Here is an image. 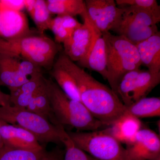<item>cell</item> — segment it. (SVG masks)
I'll return each mask as SVG.
<instances>
[{
	"label": "cell",
	"instance_id": "obj_1",
	"mask_svg": "<svg viewBox=\"0 0 160 160\" xmlns=\"http://www.w3.org/2000/svg\"><path fill=\"white\" fill-rule=\"evenodd\" d=\"M55 62L74 79L81 102L96 119L109 127L126 112V106L111 88L98 82L65 53L60 54Z\"/></svg>",
	"mask_w": 160,
	"mask_h": 160
},
{
	"label": "cell",
	"instance_id": "obj_2",
	"mask_svg": "<svg viewBox=\"0 0 160 160\" xmlns=\"http://www.w3.org/2000/svg\"><path fill=\"white\" fill-rule=\"evenodd\" d=\"M52 112L58 125L78 131H93L107 127L93 116L82 103L66 95L55 82L46 78Z\"/></svg>",
	"mask_w": 160,
	"mask_h": 160
},
{
	"label": "cell",
	"instance_id": "obj_3",
	"mask_svg": "<svg viewBox=\"0 0 160 160\" xmlns=\"http://www.w3.org/2000/svg\"><path fill=\"white\" fill-rule=\"evenodd\" d=\"M106 45L107 79L111 89L118 95L119 83L129 72L142 65L136 46L122 36L102 33Z\"/></svg>",
	"mask_w": 160,
	"mask_h": 160
},
{
	"label": "cell",
	"instance_id": "obj_4",
	"mask_svg": "<svg viewBox=\"0 0 160 160\" xmlns=\"http://www.w3.org/2000/svg\"><path fill=\"white\" fill-rule=\"evenodd\" d=\"M0 119L16 125L31 132L41 144L54 143L62 145L60 126H55L39 115L27 110L7 105L0 107Z\"/></svg>",
	"mask_w": 160,
	"mask_h": 160
},
{
	"label": "cell",
	"instance_id": "obj_5",
	"mask_svg": "<svg viewBox=\"0 0 160 160\" xmlns=\"http://www.w3.org/2000/svg\"><path fill=\"white\" fill-rule=\"evenodd\" d=\"M67 132L76 146L98 160H124L125 148L106 129Z\"/></svg>",
	"mask_w": 160,
	"mask_h": 160
},
{
	"label": "cell",
	"instance_id": "obj_6",
	"mask_svg": "<svg viewBox=\"0 0 160 160\" xmlns=\"http://www.w3.org/2000/svg\"><path fill=\"white\" fill-rule=\"evenodd\" d=\"M62 49L60 44L43 34H32L13 40L0 39V54L20 58L34 52L56 57Z\"/></svg>",
	"mask_w": 160,
	"mask_h": 160
},
{
	"label": "cell",
	"instance_id": "obj_7",
	"mask_svg": "<svg viewBox=\"0 0 160 160\" xmlns=\"http://www.w3.org/2000/svg\"><path fill=\"white\" fill-rule=\"evenodd\" d=\"M86 12L92 22L102 33L114 31L119 25L125 12L114 0H86Z\"/></svg>",
	"mask_w": 160,
	"mask_h": 160
},
{
	"label": "cell",
	"instance_id": "obj_8",
	"mask_svg": "<svg viewBox=\"0 0 160 160\" xmlns=\"http://www.w3.org/2000/svg\"><path fill=\"white\" fill-rule=\"evenodd\" d=\"M83 23L64 42V53L72 62H79L86 56L94 38V26L86 10L82 16Z\"/></svg>",
	"mask_w": 160,
	"mask_h": 160
},
{
	"label": "cell",
	"instance_id": "obj_9",
	"mask_svg": "<svg viewBox=\"0 0 160 160\" xmlns=\"http://www.w3.org/2000/svg\"><path fill=\"white\" fill-rule=\"evenodd\" d=\"M160 155L159 135L148 129H141L125 148L124 160H149Z\"/></svg>",
	"mask_w": 160,
	"mask_h": 160
},
{
	"label": "cell",
	"instance_id": "obj_10",
	"mask_svg": "<svg viewBox=\"0 0 160 160\" xmlns=\"http://www.w3.org/2000/svg\"><path fill=\"white\" fill-rule=\"evenodd\" d=\"M0 133L3 146L14 149L38 150L44 147L31 132L1 120Z\"/></svg>",
	"mask_w": 160,
	"mask_h": 160
},
{
	"label": "cell",
	"instance_id": "obj_11",
	"mask_svg": "<svg viewBox=\"0 0 160 160\" xmlns=\"http://www.w3.org/2000/svg\"><path fill=\"white\" fill-rule=\"evenodd\" d=\"M28 18L22 11H0V36L3 39L13 40L34 34Z\"/></svg>",
	"mask_w": 160,
	"mask_h": 160
},
{
	"label": "cell",
	"instance_id": "obj_12",
	"mask_svg": "<svg viewBox=\"0 0 160 160\" xmlns=\"http://www.w3.org/2000/svg\"><path fill=\"white\" fill-rule=\"evenodd\" d=\"M78 63L82 67L97 72L107 80L106 42L102 33L95 26L94 38L92 45L86 56Z\"/></svg>",
	"mask_w": 160,
	"mask_h": 160
},
{
	"label": "cell",
	"instance_id": "obj_13",
	"mask_svg": "<svg viewBox=\"0 0 160 160\" xmlns=\"http://www.w3.org/2000/svg\"><path fill=\"white\" fill-rule=\"evenodd\" d=\"M18 57L0 54V85L12 91L29 81V78L23 76L18 70Z\"/></svg>",
	"mask_w": 160,
	"mask_h": 160
},
{
	"label": "cell",
	"instance_id": "obj_14",
	"mask_svg": "<svg viewBox=\"0 0 160 160\" xmlns=\"http://www.w3.org/2000/svg\"><path fill=\"white\" fill-rule=\"evenodd\" d=\"M136 46L142 65L151 72L160 73V31Z\"/></svg>",
	"mask_w": 160,
	"mask_h": 160
},
{
	"label": "cell",
	"instance_id": "obj_15",
	"mask_svg": "<svg viewBox=\"0 0 160 160\" xmlns=\"http://www.w3.org/2000/svg\"><path fill=\"white\" fill-rule=\"evenodd\" d=\"M107 130L120 142L126 145L131 142L136 135L142 129L139 119L125 112Z\"/></svg>",
	"mask_w": 160,
	"mask_h": 160
},
{
	"label": "cell",
	"instance_id": "obj_16",
	"mask_svg": "<svg viewBox=\"0 0 160 160\" xmlns=\"http://www.w3.org/2000/svg\"><path fill=\"white\" fill-rule=\"evenodd\" d=\"M114 32L136 45L157 33L159 31L157 25L145 26L122 16L121 22Z\"/></svg>",
	"mask_w": 160,
	"mask_h": 160
},
{
	"label": "cell",
	"instance_id": "obj_17",
	"mask_svg": "<svg viewBox=\"0 0 160 160\" xmlns=\"http://www.w3.org/2000/svg\"><path fill=\"white\" fill-rule=\"evenodd\" d=\"M45 78L43 73L34 75L29 78V81L25 84L10 91L9 96L11 105L19 108H27Z\"/></svg>",
	"mask_w": 160,
	"mask_h": 160
},
{
	"label": "cell",
	"instance_id": "obj_18",
	"mask_svg": "<svg viewBox=\"0 0 160 160\" xmlns=\"http://www.w3.org/2000/svg\"><path fill=\"white\" fill-rule=\"evenodd\" d=\"M51 69L52 77L64 93L69 98L81 102L77 85L71 74L56 62Z\"/></svg>",
	"mask_w": 160,
	"mask_h": 160
},
{
	"label": "cell",
	"instance_id": "obj_19",
	"mask_svg": "<svg viewBox=\"0 0 160 160\" xmlns=\"http://www.w3.org/2000/svg\"><path fill=\"white\" fill-rule=\"evenodd\" d=\"M26 109L45 118L55 126L58 125L52 112L46 78Z\"/></svg>",
	"mask_w": 160,
	"mask_h": 160
},
{
	"label": "cell",
	"instance_id": "obj_20",
	"mask_svg": "<svg viewBox=\"0 0 160 160\" xmlns=\"http://www.w3.org/2000/svg\"><path fill=\"white\" fill-rule=\"evenodd\" d=\"M126 107V113L137 118L160 117V98H143Z\"/></svg>",
	"mask_w": 160,
	"mask_h": 160
},
{
	"label": "cell",
	"instance_id": "obj_21",
	"mask_svg": "<svg viewBox=\"0 0 160 160\" xmlns=\"http://www.w3.org/2000/svg\"><path fill=\"white\" fill-rule=\"evenodd\" d=\"M50 13L59 16L74 17L82 15L86 12L85 1L83 0H46Z\"/></svg>",
	"mask_w": 160,
	"mask_h": 160
},
{
	"label": "cell",
	"instance_id": "obj_22",
	"mask_svg": "<svg viewBox=\"0 0 160 160\" xmlns=\"http://www.w3.org/2000/svg\"><path fill=\"white\" fill-rule=\"evenodd\" d=\"M160 82V73L140 70L135 82L132 101L146 98Z\"/></svg>",
	"mask_w": 160,
	"mask_h": 160
},
{
	"label": "cell",
	"instance_id": "obj_23",
	"mask_svg": "<svg viewBox=\"0 0 160 160\" xmlns=\"http://www.w3.org/2000/svg\"><path fill=\"white\" fill-rule=\"evenodd\" d=\"M125 9L123 17L146 26L157 25L160 21V13L149 9L134 6L123 7Z\"/></svg>",
	"mask_w": 160,
	"mask_h": 160
},
{
	"label": "cell",
	"instance_id": "obj_24",
	"mask_svg": "<svg viewBox=\"0 0 160 160\" xmlns=\"http://www.w3.org/2000/svg\"><path fill=\"white\" fill-rule=\"evenodd\" d=\"M45 149L25 150L12 149L3 146L0 149V160H42Z\"/></svg>",
	"mask_w": 160,
	"mask_h": 160
},
{
	"label": "cell",
	"instance_id": "obj_25",
	"mask_svg": "<svg viewBox=\"0 0 160 160\" xmlns=\"http://www.w3.org/2000/svg\"><path fill=\"white\" fill-rule=\"evenodd\" d=\"M140 71V69H138L127 72L119 83L118 96L125 106H129L133 103L132 95L136 81Z\"/></svg>",
	"mask_w": 160,
	"mask_h": 160
},
{
	"label": "cell",
	"instance_id": "obj_26",
	"mask_svg": "<svg viewBox=\"0 0 160 160\" xmlns=\"http://www.w3.org/2000/svg\"><path fill=\"white\" fill-rule=\"evenodd\" d=\"M62 144L65 146L63 160H99L91 156L75 145L63 126H60Z\"/></svg>",
	"mask_w": 160,
	"mask_h": 160
},
{
	"label": "cell",
	"instance_id": "obj_27",
	"mask_svg": "<svg viewBox=\"0 0 160 160\" xmlns=\"http://www.w3.org/2000/svg\"><path fill=\"white\" fill-rule=\"evenodd\" d=\"M40 34L49 29L52 20L51 13L45 0H36L34 11L31 17Z\"/></svg>",
	"mask_w": 160,
	"mask_h": 160
},
{
	"label": "cell",
	"instance_id": "obj_28",
	"mask_svg": "<svg viewBox=\"0 0 160 160\" xmlns=\"http://www.w3.org/2000/svg\"><path fill=\"white\" fill-rule=\"evenodd\" d=\"M115 2L117 6L121 7L134 6L160 13V6L156 0H116Z\"/></svg>",
	"mask_w": 160,
	"mask_h": 160
},
{
	"label": "cell",
	"instance_id": "obj_29",
	"mask_svg": "<svg viewBox=\"0 0 160 160\" xmlns=\"http://www.w3.org/2000/svg\"><path fill=\"white\" fill-rule=\"evenodd\" d=\"M49 29L53 32L55 37V42L58 44L64 43L70 36L68 32L62 26L61 17L59 16L52 19Z\"/></svg>",
	"mask_w": 160,
	"mask_h": 160
},
{
	"label": "cell",
	"instance_id": "obj_30",
	"mask_svg": "<svg viewBox=\"0 0 160 160\" xmlns=\"http://www.w3.org/2000/svg\"><path fill=\"white\" fill-rule=\"evenodd\" d=\"M20 59L18 62V70L23 76L29 78L38 73H42V69L41 67L26 60L21 61Z\"/></svg>",
	"mask_w": 160,
	"mask_h": 160
},
{
	"label": "cell",
	"instance_id": "obj_31",
	"mask_svg": "<svg viewBox=\"0 0 160 160\" xmlns=\"http://www.w3.org/2000/svg\"><path fill=\"white\" fill-rule=\"evenodd\" d=\"M61 17L62 26L68 32L69 35H71L76 30L82 26L80 23L73 17L69 16H63Z\"/></svg>",
	"mask_w": 160,
	"mask_h": 160
},
{
	"label": "cell",
	"instance_id": "obj_32",
	"mask_svg": "<svg viewBox=\"0 0 160 160\" xmlns=\"http://www.w3.org/2000/svg\"><path fill=\"white\" fill-rule=\"evenodd\" d=\"M63 152L59 149H54L50 152H46L42 160H63Z\"/></svg>",
	"mask_w": 160,
	"mask_h": 160
},
{
	"label": "cell",
	"instance_id": "obj_33",
	"mask_svg": "<svg viewBox=\"0 0 160 160\" xmlns=\"http://www.w3.org/2000/svg\"><path fill=\"white\" fill-rule=\"evenodd\" d=\"M36 0H24L25 8H26L30 17L34 11Z\"/></svg>",
	"mask_w": 160,
	"mask_h": 160
},
{
	"label": "cell",
	"instance_id": "obj_34",
	"mask_svg": "<svg viewBox=\"0 0 160 160\" xmlns=\"http://www.w3.org/2000/svg\"><path fill=\"white\" fill-rule=\"evenodd\" d=\"M11 105L9 94L4 93L0 90V107Z\"/></svg>",
	"mask_w": 160,
	"mask_h": 160
},
{
	"label": "cell",
	"instance_id": "obj_35",
	"mask_svg": "<svg viewBox=\"0 0 160 160\" xmlns=\"http://www.w3.org/2000/svg\"><path fill=\"white\" fill-rule=\"evenodd\" d=\"M0 126H1V119H0ZM3 146V143L2 141V138H1V133H0V149L2 148Z\"/></svg>",
	"mask_w": 160,
	"mask_h": 160
},
{
	"label": "cell",
	"instance_id": "obj_36",
	"mask_svg": "<svg viewBox=\"0 0 160 160\" xmlns=\"http://www.w3.org/2000/svg\"><path fill=\"white\" fill-rule=\"evenodd\" d=\"M149 160H160V155L152 159Z\"/></svg>",
	"mask_w": 160,
	"mask_h": 160
}]
</instances>
